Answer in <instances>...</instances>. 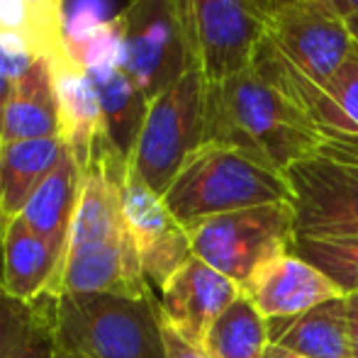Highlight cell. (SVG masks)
Wrapping results in <instances>:
<instances>
[{
	"label": "cell",
	"instance_id": "1",
	"mask_svg": "<svg viewBox=\"0 0 358 358\" xmlns=\"http://www.w3.org/2000/svg\"><path fill=\"white\" fill-rule=\"evenodd\" d=\"M129 161L117 149H103L83 171L78 208L69 231L57 295H151L122 213V176Z\"/></svg>",
	"mask_w": 358,
	"mask_h": 358
},
{
	"label": "cell",
	"instance_id": "2",
	"mask_svg": "<svg viewBox=\"0 0 358 358\" xmlns=\"http://www.w3.org/2000/svg\"><path fill=\"white\" fill-rule=\"evenodd\" d=\"M205 142L236 146L283 176L297 161L339 144L256 62L244 71L208 83Z\"/></svg>",
	"mask_w": 358,
	"mask_h": 358
},
{
	"label": "cell",
	"instance_id": "3",
	"mask_svg": "<svg viewBox=\"0 0 358 358\" xmlns=\"http://www.w3.org/2000/svg\"><path fill=\"white\" fill-rule=\"evenodd\" d=\"M44 305L57 344L88 358H169L156 292L57 295Z\"/></svg>",
	"mask_w": 358,
	"mask_h": 358
},
{
	"label": "cell",
	"instance_id": "4",
	"mask_svg": "<svg viewBox=\"0 0 358 358\" xmlns=\"http://www.w3.org/2000/svg\"><path fill=\"white\" fill-rule=\"evenodd\" d=\"M180 224L271 203H290L285 176L229 144L205 142L180 166L164 195Z\"/></svg>",
	"mask_w": 358,
	"mask_h": 358
},
{
	"label": "cell",
	"instance_id": "5",
	"mask_svg": "<svg viewBox=\"0 0 358 358\" xmlns=\"http://www.w3.org/2000/svg\"><path fill=\"white\" fill-rule=\"evenodd\" d=\"M193 256L244 287L273 259L295 251V213L290 203L217 215L188 227Z\"/></svg>",
	"mask_w": 358,
	"mask_h": 358
},
{
	"label": "cell",
	"instance_id": "6",
	"mask_svg": "<svg viewBox=\"0 0 358 358\" xmlns=\"http://www.w3.org/2000/svg\"><path fill=\"white\" fill-rule=\"evenodd\" d=\"M113 22L124 69L149 103L200 66L180 0H129Z\"/></svg>",
	"mask_w": 358,
	"mask_h": 358
},
{
	"label": "cell",
	"instance_id": "7",
	"mask_svg": "<svg viewBox=\"0 0 358 358\" xmlns=\"http://www.w3.org/2000/svg\"><path fill=\"white\" fill-rule=\"evenodd\" d=\"M205 73L195 66L149 103L129 169L159 195H166L185 159L205 144Z\"/></svg>",
	"mask_w": 358,
	"mask_h": 358
},
{
	"label": "cell",
	"instance_id": "8",
	"mask_svg": "<svg viewBox=\"0 0 358 358\" xmlns=\"http://www.w3.org/2000/svg\"><path fill=\"white\" fill-rule=\"evenodd\" d=\"M285 180L297 236H358V142L297 161Z\"/></svg>",
	"mask_w": 358,
	"mask_h": 358
},
{
	"label": "cell",
	"instance_id": "9",
	"mask_svg": "<svg viewBox=\"0 0 358 358\" xmlns=\"http://www.w3.org/2000/svg\"><path fill=\"white\" fill-rule=\"evenodd\" d=\"M205 80L251 66L268 39L280 0H180Z\"/></svg>",
	"mask_w": 358,
	"mask_h": 358
},
{
	"label": "cell",
	"instance_id": "10",
	"mask_svg": "<svg viewBox=\"0 0 358 358\" xmlns=\"http://www.w3.org/2000/svg\"><path fill=\"white\" fill-rule=\"evenodd\" d=\"M268 42L312 83H324L358 54L349 20L322 0H280Z\"/></svg>",
	"mask_w": 358,
	"mask_h": 358
},
{
	"label": "cell",
	"instance_id": "11",
	"mask_svg": "<svg viewBox=\"0 0 358 358\" xmlns=\"http://www.w3.org/2000/svg\"><path fill=\"white\" fill-rule=\"evenodd\" d=\"M69 49L85 66L98 90L110 142L129 161L149 110V98L124 69L117 27L113 20L95 22L83 37H69Z\"/></svg>",
	"mask_w": 358,
	"mask_h": 358
},
{
	"label": "cell",
	"instance_id": "12",
	"mask_svg": "<svg viewBox=\"0 0 358 358\" xmlns=\"http://www.w3.org/2000/svg\"><path fill=\"white\" fill-rule=\"evenodd\" d=\"M120 188L124 222L137 249L144 278L154 292H159L193 259L188 227L180 224L178 217L171 213L164 195L151 190L129 166Z\"/></svg>",
	"mask_w": 358,
	"mask_h": 358
},
{
	"label": "cell",
	"instance_id": "13",
	"mask_svg": "<svg viewBox=\"0 0 358 358\" xmlns=\"http://www.w3.org/2000/svg\"><path fill=\"white\" fill-rule=\"evenodd\" d=\"M254 62L278 78L334 142H358V54L324 83H312L295 71L268 39Z\"/></svg>",
	"mask_w": 358,
	"mask_h": 358
},
{
	"label": "cell",
	"instance_id": "14",
	"mask_svg": "<svg viewBox=\"0 0 358 358\" xmlns=\"http://www.w3.org/2000/svg\"><path fill=\"white\" fill-rule=\"evenodd\" d=\"M239 295L241 287L234 280L193 256L159 290V307L166 324L185 341L205 349L210 329Z\"/></svg>",
	"mask_w": 358,
	"mask_h": 358
},
{
	"label": "cell",
	"instance_id": "15",
	"mask_svg": "<svg viewBox=\"0 0 358 358\" xmlns=\"http://www.w3.org/2000/svg\"><path fill=\"white\" fill-rule=\"evenodd\" d=\"M49 62H52L54 85H57L59 95L62 139L80 169L88 171L95 156L113 146L108 137V127H105L98 90H95L85 66L69 49V44L64 52L49 57Z\"/></svg>",
	"mask_w": 358,
	"mask_h": 358
},
{
	"label": "cell",
	"instance_id": "16",
	"mask_svg": "<svg viewBox=\"0 0 358 358\" xmlns=\"http://www.w3.org/2000/svg\"><path fill=\"white\" fill-rule=\"evenodd\" d=\"M244 295L268 322L297 320L334 297H346L322 271L290 251L266 264L244 287Z\"/></svg>",
	"mask_w": 358,
	"mask_h": 358
},
{
	"label": "cell",
	"instance_id": "17",
	"mask_svg": "<svg viewBox=\"0 0 358 358\" xmlns=\"http://www.w3.org/2000/svg\"><path fill=\"white\" fill-rule=\"evenodd\" d=\"M62 259L59 246L15 217L0 244V290L22 305H37L52 292Z\"/></svg>",
	"mask_w": 358,
	"mask_h": 358
},
{
	"label": "cell",
	"instance_id": "18",
	"mask_svg": "<svg viewBox=\"0 0 358 358\" xmlns=\"http://www.w3.org/2000/svg\"><path fill=\"white\" fill-rule=\"evenodd\" d=\"M62 137L59 95L49 57H39L22 76L13 80L3 120V142Z\"/></svg>",
	"mask_w": 358,
	"mask_h": 358
},
{
	"label": "cell",
	"instance_id": "19",
	"mask_svg": "<svg viewBox=\"0 0 358 358\" xmlns=\"http://www.w3.org/2000/svg\"><path fill=\"white\" fill-rule=\"evenodd\" d=\"M268 324H278V331L271 334V344H280L297 356L354 358L346 297L322 302L297 320L268 322Z\"/></svg>",
	"mask_w": 358,
	"mask_h": 358
},
{
	"label": "cell",
	"instance_id": "20",
	"mask_svg": "<svg viewBox=\"0 0 358 358\" xmlns=\"http://www.w3.org/2000/svg\"><path fill=\"white\" fill-rule=\"evenodd\" d=\"M80 185H83V169L66 149L59 166L42 180V185L34 190L17 217L29 229H34L64 251L76 208H78Z\"/></svg>",
	"mask_w": 358,
	"mask_h": 358
},
{
	"label": "cell",
	"instance_id": "21",
	"mask_svg": "<svg viewBox=\"0 0 358 358\" xmlns=\"http://www.w3.org/2000/svg\"><path fill=\"white\" fill-rule=\"evenodd\" d=\"M66 154L62 137L3 142L0 161V205L8 224L15 220L42 180L59 166Z\"/></svg>",
	"mask_w": 358,
	"mask_h": 358
},
{
	"label": "cell",
	"instance_id": "22",
	"mask_svg": "<svg viewBox=\"0 0 358 358\" xmlns=\"http://www.w3.org/2000/svg\"><path fill=\"white\" fill-rule=\"evenodd\" d=\"M268 346V320L244 292L215 322L205 341V351L213 358H264Z\"/></svg>",
	"mask_w": 358,
	"mask_h": 358
},
{
	"label": "cell",
	"instance_id": "23",
	"mask_svg": "<svg viewBox=\"0 0 358 358\" xmlns=\"http://www.w3.org/2000/svg\"><path fill=\"white\" fill-rule=\"evenodd\" d=\"M57 336L44 305H22L0 290V358H54Z\"/></svg>",
	"mask_w": 358,
	"mask_h": 358
},
{
	"label": "cell",
	"instance_id": "24",
	"mask_svg": "<svg viewBox=\"0 0 358 358\" xmlns=\"http://www.w3.org/2000/svg\"><path fill=\"white\" fill-rule=\"evenodd\" d=\"M295 254L322 271L341 295H358V236H297Z\"/></svg>",
	"mask_w": 358,
	"mask_h": 358
},
{
	"label": "cell",
	"instance_id": "25",
	"mask_svg": "<svg viewBox=\"0 0 358 358\" xmlns=\"http://www.w3.org/2000/svg\"><path fill=\"white\" fill-rule=\"evenodd\" d=\"M32 20L34 37L44 57L64 52L69 44L66 17H64V0H20Z\"/></svg>",
	"mask_w": 358,
	"mask_h": 358
},
{
	"label": "cell",
	"instance_id": "26",
	"mask_svg": "<svg viewBox=\"0 0 358 358\" xmlns=\"http://www.w3.org/2000/svg\"><path fill=\"white\" fill-rule=\"evenodd\" d=\"M39 57L42 54L27 37L10 29H0V69L13 80L27 71Z\"/></svg>",
	"mask_w": 358,
	"mask_h": 358
},
{
	"label": "cell",
	"instance_id": "27",
	"mask_svg": "<svg viewBox=\"0 0 358 358\" xmlns=\"http://www.w3.org/2000/svg\"><path fill=\"white\" fill-rule=\"evenodd\" d=\"M161 327H164V341H166V351H169V358H213L205 349L185 341L178 331L171 324H166L164 317H161Z\"/></svg>",
	"mask_w": 358,
	"mask_h": 358
},
{
	"label": "cell",
	"instance_id": "28",
	"mask_svg": "<svg viewBox=\"0 0 358 358\" xmlns=\"http://www.w3.org/2000/svg\"><path fill=\"white\" fill-rule=\"evenodd\" d=\"M346 312H349V331H351V346H354V358H358V295L346 297Z\"/></svg>",
	"mask_w": 358,
	"mask_h": 358
},
{
	"label": "cell",
	"instance_id": "29",
	"mask_svg": "<svg viewBox=\"0 0 358 358\" xmlns=\"http://www.w3.org/2000/svg\"><path fill=\"white\" fill-rule=\"evenodd\" d=\"M10 93H13V78L0 69V134H3V120H5V108H8Z\"/></svg>",
	"mask_w": 358,
	"mask_h": 358
},
{
	"label": "cell",
	"instance_id": "30",
	"mask_svg": "<svg viewBox=\"0 0 358 358\" xmlns=\"http://www.w3.org/2000/svg\"><path fill=\"white\" fill-rule=\"evenodd\" d=\"M324 5H329L334 13H339L344 20H351L358 15V0H322Z\"/></svg>",
	"mask_w": 358,
	"mask_h": 358
},
{
	"label": "cell",
	"instance_id": "31",
	"mask_svg": "<svg viewBox=\"0 0 358 358\" xmlns=\"http://www.w3.org/2000/svg\"><path fill=\"white\" fill-rule=\"evenodd\" d=\"M264 358H305V356H297V354H292V351L283 349V346H280V344H271L268 349H266Z\"/></svg>",
	"mask_w": 358,
	"mask_h": 358
},
{
	"label": "cell",
	"instance_id": "32",
	"mask_svg": "<svg viewBox=\"0 0 358 358\" xmlns=\"http://www.w3.org/2000/svg\"><path fill=\"white\" fill-rule=\"evenodd\" d=\"M54 358H88V356L78 354V351L69 349V346H62V344H57V354H54Z\"/></svg>",
	"mask_w": 358,
	"mask_h": 358
},
{
	"label": "cell",
	"instance_id": "33",
	"mask_svg": "<svg viewBox=\"0 0 358 358\" xmlns=\"http://www.w3.org/2000/svg\"><path fill=\"white\" fill-rule=\"evenodd\" d=\"M0 161H3V139H0ZM5 227H8V220H5V215H3V205H0V244H3Z\"/></svg>",
	"mask_w": 358,
	"mask_h": 358
},
{
	"label": "cell",
	"instance_id": "34",
	"mask_svg": "<svg viewBox=\"0 0 358 358\" xmlns=\"http://www.w3.org/2000/svg\"><path fill=\"white\" fill-rule=\"evenodd\" d=\"M349 27H351V34H354L356 42H358V15H356V17H351V20H349Z\"/></svg>",
	"mask_w": 358,
	"mask_h": 358
}]
</instances>
